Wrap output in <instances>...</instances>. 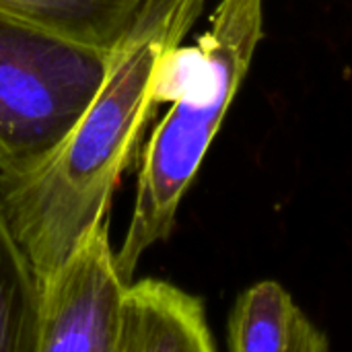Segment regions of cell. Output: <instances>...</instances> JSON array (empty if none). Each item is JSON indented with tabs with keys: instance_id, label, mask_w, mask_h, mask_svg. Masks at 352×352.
Instances as JSON below:
<instances>
[{
	"instance_id": "obj_1",
	"label": "cell",
	"mask_w": 352,
	"mask_h": 352,
	"mask_svg": "<svg viewBox=\"0 0 352 352\" xmlns=\"http://www.w3.org/2000/svg\"><path fill=\"white\" fill-rule=\"evenodd\" d=\"M202 0H146L118 43L105 82L35 171L0 173V200L39 280L111 208L113 190L157 107L159 66L198 19Z\"/></svg>"
},
{
	"instance_id": "obj_2",
	"label": "cell",
	"mask_w": 352,
	"mask_h": 352,
	"mask_svg": "<svg viewBox=\"0 0 352 352\" xmlns=\"http://www.w3.org/2000/svg\"><path fill=\"white\" fill-rule=\"evenodd\" d=\"M264 37V0H221L196 47L175 45L159 66L155 101L171 109L151 134L118 268L130 283L142 254L165 241Z\"/></svg>"
},
{
	"instance_id": "obj_3",
	"label": "cell",
	"mask_w": 352,
	"mask_h": 352,
	"mask_svg": "<svg viewBox=\"0 0 352 352\" xmlns=\"http://www.w3.org/2000/svg\"><path fill=\"white\" fill-rule=\"evenodd\" d=\"M113 50L0 10V173L25 175L64 142L107 78Z\"/></svg>"
},
{
	"instance_id": "obj_4",
	"label": "cell",
	"mask_w": 352,
	"mask_h": 352,
	"mask_svg": "<svg viewBox=\"0 0 352 352\" xmlns=\"http://www.w3.org/2000/svg\"><path fill=\"white\" fill-rule=\"evenodd\" d=\"M41 285L37 352H116L128 280L99 217Z\"/></svg>"
},
{
	"instance_id": "obj_5",
	"label": "cell",
	"mask_w": 352,
	"mask_h": 352,
	"mask_svg": "<svg viewBox=\"0 0 352 352\" xmlns=\"http://www.w3.org/2000/svg\"><path fill=\"white\" fill-rule=\"evenodd\" d=\"M204 301L179 287L142 278L128 283L116 352H214Z\"/></svg>"
},
{
	"instance_id": "obj_6",
	"label": "cell",
	"mask_w": 352,
	"mask_h": 352,
	"mask_svg": "<svg viewBox=\"0 0 352 352\" xmlns=\"http://www.w3.org/2000/svg\"><path fill=\"white\" fill-rule=\"evenodd\" d=\"M227 349L231 352H326L330 342L276 280H262L235 301L227 322Z\"/></svg>"
},
{
	"instance_id": "obj_7",
	"label": "cell",
	"mask_w": 352,
	"mask_h": 352,
	"mask_svg": "<svg viewBox=\"0 0 352 352\" xmlns=\"http://www.w3.org/2000/svg\"><path fill=\"white\" fill-rule=\"evenodd\" d=\"M41 285L0 200V352H37Z\"/></svg>"
},
{
	"instance_id": "obj_8",
	"label": "cell",
	"mask_w": 352,
	"mask_h": 352,
	"mask_svg": "<svg viewBox=\"0 0 352 352\" xmlns=\"http://www.w3.org/2000/svg\"><path fill=\"white\" fill-rule=\"evenodd\" d=\"M144 2L146 0H0V10L113 50L136 23Z\"/></svg>"
}]
</instances>
